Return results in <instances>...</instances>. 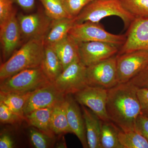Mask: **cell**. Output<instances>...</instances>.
Segmentation results:
<instances>
[{
  "label": "cell",
  "instance_id": "obj_9",
  "mask_svg": "<svg viewBox=\"0 0 148 148\" xmlns=\"http://www.w3.org/2000/svg\"><path fill=\"white\" fill-rule=\"evenodd\" d=\"M17 18L22 39H44L50 29L52 19L46 14L45 11H39L29 14L20 13Z\"/></svg>",
  "mask_w": 148,
  "mask_h": 148
},
{
  "label": "cell",
  "instance_id": "obj_13",
  "mask_svg": "<svg viewBox=\"0 0 148 148\" xmlns=\"http://www.w3.org/2000/svg\"><path fill=\"white\" fill-rule=\"evenodd\" d=\"M118 46L101 42H79V57L86 67L97 64L113 56Z\"/></svg>",
  "mask_w": 148,
  "mask_h": 148
},
{
  "label": "cell",
  "instance_id": "obj_10",
  "mask_svg": "<svg viewBox=\"0 0 148 148\" xmlns=\"http://www.w3.org/2000/svg\"><path fill=\"white\" fill-rule=\"evenodd\" d=\"M74 95L78 103L91 110L101 121H110L106 109L108 89L88 86Z\"/></svg>",
  "mask_w": 148,
  "mask_h": 148
},
{
  "label": "cell",
  "instance_id": "obj_5",
  "mask_svg": "<svg viewBox=\"0 0 148 148\" xmlns=\"http://www.w3.org/2000/svg\"><path fill=\"white\" fill-rule=\"evenodd\" d=\"M52 83L60 92L66 96L75 94L88 86L87 67L79 57L63 70Z\"/></svg>",
  "mask_w": 148,
  "mask_h": 148
},
{
  "label": "cell",
  "instance_id": "obj_34",
  "mask_svg": "<svg viewBox=\"0 0 148 148\" xmlns=\"http://www.w3.org/2000/svg\"><path fill=\"white\" fill-rule=\"evenodd\" d=\"M14 3L18 5L23 10L30 12L33 10L35 6L36 0H12Z\"/></svg>",
  "mask_w": 148,
  "mask_h": 148
},
{
  "label": "cell",
  "instance_id": "obj_32",
  "mask_svg": "<svg viewBox=\"0 0 148 148\" xmlns=\"http://www.w3.org/2000/svg\"><path fill=\"white\" fill-rule=\"evenodd\" d=\"M135 129L148 141V117L140 114L136 119Z\"/></svg>",
  "mask_w": 148,
  "mask_h": 148
},
{
  "label": "cell",
  "instance_id": "obj_14",
  "mask_svg": "<svg viewBox=\"0 0 148 148\" xmlns=\"http://www.w3.org/2000/svg\"><path fill=\"white\" fill-rule=\"evenodd\" d=\"M138 50L148 51V18H135L132 21L119 54Z\"/></svg>",
  "mask_w": 148,
  "mask_h": 148
},
{
  "label": "cell",
  "instance_id": "obj_22",
  "mask_svg": "<svg viewBox=\"0 0 148 148\" xmlns=\"http://www.w3.org/2000/svg\"><path fill=\"white\" fill-rule=\"evenodd\" d=\"M120 128L112 121H101V144L102 148H124L120 143Z\"/></svg>",
  "mask_w": 148,
  "mask_h": 148
},
{
  "label": "cell",
  "instance_id": "obj_16",
  "mask_svg": "<svg viewBox=\"0 0 148 148\" xmlns=\"http://www.w3.org/2000/svg\"><path fill=\"white\" fill-rule=\"evenodd\" d=\"M48 46L58 56L63 70L79 57V42L69 34L60 41Z\"/></svg>",
  "mask_w": 148,
  "mask_h": 148
},
{
  "label": "cell",
  "instance_id": "obj_26",
  "mask_svg": "<svg viewBox=\"0 0 148 148\" xmlns=\"http://www.w3.org/2000/svg\"><path fill=\"white\" fill-rule=\"evenodd\" d=\"M135 18H148V0H120Z\"/></svg>",
  "mask_w": 148,
  "mask_h": 148
},
{
  "label": "cell",
  "instance_id": "obj_25",
  "mask_svg": "<svg viewBox=\"0 0 148 148\" xmlns=\"http://www.w3.org/2000/svg\"><path fill=\"white\" fill-rule=\"evenodd\" d=\"M42 4L45 12L52 20L71 18L66 12L62 0H39Z\"/></svg>",
  "mask_w": 148,
  "mask_h": 148
},
{
  "label": "cell",
  "instance_id": "obj_19",
  "mask_svg": "<svg viewBox=\"0 0 148 148\" xmlns=\"http://www.w3.org/2000/svg\"><path fill=\"white\" fill-rule=\"evenodd\" d=\"M53 107L38 109L25 115V120L33 126L47 135L53 138L55 134L51 127V118Z\"/></svg>",
  "mask_w": 148,
  "mask_h": 148
},
{
  "label": "cell",
  "instance_id": "obj_3",
  "mask_svg": "<svg viewBox=\"0 0 148 148\" xmlns=\"http://www.w3.org/2000/svg\"><path fill=\"white\" fill-rule=\"evenodd\" d=\"M111 16L121 18L126 27H129L135 19L123 7L120 0H93L75 17V24L86 21L98 23L103 18Z\"/></svg>",
  "mask_w": 148,
  "mask_h": 148
},
{
  "label": "cell",
  "instance_id": "obj_24",
  "mask_svg": "<svg viewBox=\"0 0 148 148\" xmlns=\"http://www.w3.org/2000/svg\"><path fill=\"white\" fill-rule=\"evenodd\" d=\"M118 138L124 148H148V140L136 130L124 131L120 129Z\"/></svg>",
  "mask_w": 148,
  "mask_h": 148
},
{
  "label": "cell",
  "instance_id": "obj_33",
  "mask_svg": "<svg viewBox=\"0 0 148 148\" xmlns=\"http://www.w3.org/2000/svg\"><path fill=\"white\" fill-rule=\"evenodd\" d=\"M138 98L141 108V114L148 117V89L138 88Z\"/></svg>",
  "mask_w": 148,
  "mask_h": 148
},
{
  "label": "cell",
  "instance_id": "obj_27",
  "mask_svg": "<svg viewBox=\"0 0 148 148\" xmlns=\"http://www.w3.org/2000/svg\"><path fill=\"white\" fill-rule=\"evenodd\" d=\"M29 135L31 143L35 148H49L52 145L53 138L38 130L31 128L29 130Z\"/></svg>",
  "mask_w": 148,
  "mask_h": 148
},
{
  "label": "cell",
  "instance_id": "obj_17",
  "mask_svg": "<svg viewBox=\"0 0 148 148\" xmlns=\"http://www.w3.org/2000/svg\"><path fill=\"white\" fill-rule=\"evenodd\" d=\"M82 107L88 148H102L100 140L102 121L87 107Z\"/></svg>",
  "mask_w": 148,
  "mask_h": 148
},
{
  "label": "cell",
  "instance_id": "obj_6",
  "mask_svg": "<svg viewBox=\"0 0 148 148\" xmlns=\"http://www.w3.org/2000/svg\"><path fill=\"white\" fill-rule=\"evenodd\" d=\"M78 42H101L119 46L124 43L126 37L124 35H116L106 31L98 23L86 21L75 24L69 32Z\"/></svg>",
  "mask_w": 148,
  "mask_h": 148
},
{
  "label": "cell",
  "instance_id": "obj_21",
  "mask_svg": "<svg viewBox=\"0 0 148 148\" xmlns=\"http://www.w3.org/2000/svg\"><path fill=\"white\" fill-rule=\"evenodd\" d=\"M51 127L54 134L72 133L66 114V98L53 106L51 118Z\"/></svg>",
  "mask_w": 148,
  "mask_h": 148
},
{
  "label": "cell",
  "instance_id": "obj_28",
  "mask_svg": "<svg viewBox=\"0 0 148 148\" xmlns=\"http://www.w3.org/2000/svg\"><path fill=\"white\" fill-rule=\"evenodd\" d=\"M93 0H62L66 12L71 18H75L88 4Z\"/></svg>",
  "mask_w": 148,
  "mask_h": 148
},
{
  "label": "cell",
  "instance_id": "obj_12",
  "mask_svg": "<svg viewBox=\"0 0 148 148\" xmlns=\"http://www.w3.org/2000/svg\"><path fill=\"white\" fill-rule=\"evenodd\" d=\"M66 96L50 83L32 92L24 105V116L38 109L53 107Z\"/></svg>",
  "mask_w": 148,
  "mask_h": 148
},
{
  "label": "cell",
  "instance_id": "obj_31",
  "mask_svg": "<svg viewBox=\"0 0 148 148\" xmlns=\"http://www.w3.org/2000/svg\"><path fill=\"white\" fill-rule=\"evenodd\" d=\"M129 82L139 88L148 89V65Z\"/></svg>",
  "mask_w": 148,
  "mask_h": 148
},
{
  "label": "cell",
  "instance_id": "obj_15",
  "mask_svg": "<svg viewBox=\"0 0 148 148\" xmlns=\"http://www.w3.org/2000/svg\"><path fill=\"white\" fill-rule=\"evenodd\" d=\"M70 95L66 96V114L69 127L72 133L78 138L83 147L88 148L82 113L77 102Z\"/></svg>",
  "mask_w": 148,
  "mask_h": 148
},
{
  "label": "cell",
  "instance_id": "obj_29",
  "mask_svg": "<svg viewBox=\"0 0 148 148\" xmlns=\"http://www.w3.org/2000/svg\"><path fill=\"white\" fill-rule=\"evenodd\" d=\"M24 120L0 101V121L4 124H15Z\"/></svg>",
  "mask_w": 148,
  "mask_h": 148
},
{
  "label": "cell",
  "instance_id": "obj_18",
  "mask_svg": "<svg viewBox=\"0 0 148 148\" xmlns=\"http://www.w3.org/2000/svg\"><path fill=\"white\" fill-rule=\"evenodd\" d=\"M75 24V18H64L52 20L50 29L44 39L45 45H51L60 41L69 35Z\"/></svg>",
  "mask_w": 148,
  "mask_h": 148
},
{
  "label": "cell",
  "instance_id": "obj_2",
  "mask_svg": "<svg viewBox=\"0 0 148 148\" xmlns=\"http://www.w3.org/2000/svg\"><path fill=\"white\" fill-rule=\"evenodd\" d=\"M44 39L26 41L0 67V79L2 80L24 70L41 67L44 57Z\"/></svg>",
  "mask_w": 148,
  "mask_h": 148
},
{
  "label": "cell",
  "instance_id": "obj_8",
  "mask_svg": "<svg viewBox=\"0 0 148 148\" xmlns=\"http://www.w3.org/2000/svg\"><path fill=\"white\" fill-rule=\"evenodd\" d=\"M88 86L109 89L119 84L116 68V56L87 67Z\"/></svg>",
  "mask_w": 148,
  "mask_h": 148
},
{
  "label": "cell",
  "instance_id": "obj_1",
  "mask_svg": "<svg viewBox=\"0 0 148 148\" xmlns=\"http://www.w3.org/2000/svg\"><path fill=\"white\" fill-rule=\"evenodd\" d=\"M138 88L131 83L119 84L108 89L107 114L110 121L124 131L135 130L136 119L141 114Z\"/></svg>",
  "mask_w": 148,
  "mask_h": 148
},
{
  "label": "cell",
  "instance_id": "obj_7",
  "mask_svg": "<svg viewBox=\"0 0 148 148\" xmlns=\"http://www.w3.org/2000/svg\"><path fill=\"white\" fill-rule=\"evenodd\" d=\"M148 65V51L138 50L119 54L116 68L119 84L129 82Z\"/></svg>",
  "mask_w": 148,
  "mask_h": 148
},
{
  "label": "cell",
  "instance_id": "obj_35",
  "mask_svg": "<svg viewBox=\"0 0 148 148\" xmlns=\"http://www.w3.org/2000/svg\"><path fill=\"white\" fill-rule=\"evenodd\" d=\"M13 139L8 133L1 134L0 137V148H12L14 146Z\"/></svg>",
  "mask_w": 148,
  "mask_h": 148
},
{
  "label": "cell",
  "instance_id": "obj_30",
  "mask_svg": "<svg viewBox=\"0 0 148 148\" xmlns=\"http://www.w3.org/2000/svg\"><path fill=\"white\" fill-rule=\"evenodd\" d=\"M12 0H0V24L3 23L16 10Z\"/></svg>",
  "mask_w": 148,
  "mask_h": 148
},
{
  "label": "cell",
  "instance_id": "obj_20",
  "mask_svg": "<svg viewBox=\"0 0 148 148\" xmlns=\"http://www.w3.org/2000/svg\"><path fill=\"white\" fill-rule=\"evenodd\" d=\"M46 76L53 83L63 71L61 61L52 48L45 45L44 57L41 66Z\"/></svg>",
  "mask_w": 148,
  "mask_h": 148
},
{
  "label": "cell",
  "instance_id": "obj_23",
  "mask_svg": "<svg viewBox=\"0 0 148 148\" xmlns=\"http://www.w3.org/2000/svg\"><path fill=\"white\" fill-rule=\"evenodd\" d=\"M32 92L26 93L0 92V101L4 103L14 113L25 120L23 110L25 103Z\"/></svg>",
  "mask_w": 148,
  "mask_h": 148
},
{
  "label": "cell",
  "instance_id": "obj_11",
  "mask_svg": "<svg viewBox=\"0 0 148 148\" xmlns=\"http://www.w3.org/2000/svg\"><path fill=\"white\" fill-rule=\"evenodd\" d=\"M22 39L15 10L8 19L0 24V42L3 62L17 50Z\"/></svg>",
  "mask_w": 148,
  "mask_h": 148
},
{
  "label": "cell",
  "instance_id": "obj_4",
  "mask_svg": "<svg viewBox=\"0 0 148 148\" xmlns=\"http://www.w3.org/2000/svg\"><path fill=\"white\" fill-rule=\"evenodd\" d=\"M50 83L41 67L27 69L1 80L0 92L26 93L34 91Z\"/></svg>",
  "mask_w": 148,
  "mask_h": 148
}]
</instances>
